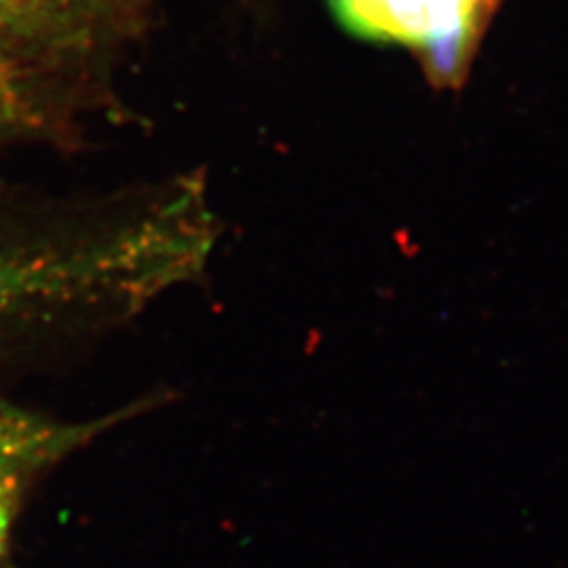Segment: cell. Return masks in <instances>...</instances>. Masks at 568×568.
<instances>
[{"mask_svg": "<svg viewBox=\"0 0 568 568\" xmlns=\"http://www.w3.org/2000/svg\"><path fill=\"white\" fill-rule=\"evenodd\" d=\"M180 239L159 217L95 243L0 244V321L77 304H142L183 278Z\"/></svg>", "mask_w": 568, "mask_h": 568, "instance_id": "obj_1", "label": "cell"}, {"mask_svg": "<svg viewBox=\"0 0 568 568\" xmlns=\"http://www.w3.org/2000/svg\"><path fill=\"white\" fill-rule=\"evenodd\" d=\"M504 0H333L347 30L415 51L429 79L457 87Z\"/></svg>", "mask_w": 568, "mask_h": 568, "instance_id": "obj_2", "label": "cell"}, {"mask_svg": "<svg viewBox=\"0 0 568 568\" xmlns=\"http://www.w3.org/2000/svg\"><path fill=\"white\" fill-rule=\"evenodd\" d=\"M108 424H58L0 400V469L32 476L87 445Z\"/></svg>", "mask_w": 568, "mask_h": 568, "instance_id": "obj_3", "label": "cell"}, {"mask_svg": "<svg viewBox=\"0 0 568 568\" xmlns=\"http://www.w3.org/2000/svg\"><path fill=\"white\" fill-rule=\"evenodd\" d=\"M28 110V87L23 72L0 42V131L18 124Z\"/></svg>", "mask_w": 568, "mask_h": 568, "instance_id": "obj_4", "label": "cell"}, {"mask_svg": "<svg viewBox=\"0 0 568 568\" xmlns=\"http://www.w3.org/2000/svg\"><path fill=\"white\" fill-rule=\"evenodd\" d=\"M30 476L13 471V469H0V558L7 548L9 530L16 518V509L20 501L21 488Z\"/></svg>", "mask_w": 568, "mask_h": 568, "instance_id": "obj_5", "label": "cell"}, {"mask_svg": "<svg viewBox=\"0 0 568 568\" xmlns=\"http://www.w3.org/2000/svg\"><path fill=\"white\" fill-rule=\"evenodd\" d=\"M49 0H0V42L11 32H20L34 23Z\"/></svg>", "mask_w": 568, "mask_h": 568, "instance_id": "obj_6", "label": "cell"}]
</instances>
